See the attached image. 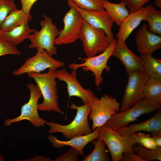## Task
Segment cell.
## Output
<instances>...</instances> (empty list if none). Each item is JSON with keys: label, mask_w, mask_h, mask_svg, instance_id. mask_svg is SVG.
Returning <instances> with one entry per match:
<instances>
[{"label": "cell", "mask_w": 161, "mask_h": 161, "mask_svg": "<svg viewBox=\"0 0 161 161\" xmlns=\"http://www.w3.org/2000/svg\"><path fill=\"white\" fill-rule=\"evenodd\" d=\"M56 70L50 68L45 73L31 72L27 74L29 78L34 80L43 98V102L38 104V109L47 112L55 111L64 115V113L59 108L58 101L55 76Z\"/></svg>", "instance_id": "6da1fadb"}, {"label": "cell", "mask_w": 161, "mask_h": 161, "mask_svg": "<svg viewBox=\"0 0 161 161\" xmlns=\"http://www.w3.org/2000/svg\"><path fill=\"white\" fill-rule=\"evenodd\" d=\"M69 107L72 110H76V115L72 121L66 125L47 121L45 124L49 127V134L60 133L63 136L69 139L74 137L87 134L92 132L88 120L90 111V105L84 104L79 106L73 103Z\"/></svg>", "instance_id": "7a4b0ae2"}, {"label": "cell", "mask_w": 161, "mask_h": 161, "mask_svg": "<svg viewBox=\"0 0 161 161\" xmlns=\"http://www.w3.org/2000/svg\"><path fill=\"white\" fill-rule=\"evenodd\" d=\"M40 23L41 29L39 31L35 29L28 39L30 43L29 48H36L37 51L45 50L52 56L57 54V47L55 45V39L58 35L59 30L57 26L52 22L51 18L46 15Z\"/></svg>", "instance_id": "3957f363"}, {"label": "cell", "mask_w": 161, "mask_h": 161, "mask_svg": "<svg viewBox=\"0 0 161 161\" xmlns=\"http://www.w3.org/2000/svg\"><path fill=\"white\" fill-rule=\"evenodd\" d=\"M161 108V103L144 99L127 110L117 112L105 125L115 130L127 126L143 115L158 111Z\"/></svg>", "instance_id": "277c9868"}, {"label": "cell", "mask_w": 161, "mask_h": 161, "mask_svg": "<svg viewBox=\"0 0 161 161\" xmlns=\"http://www.w3.org/2000/svg\"><path fill=\"white\" fill-rule=\"evenodd\" d=\"M89 116L92 122L91 128L94 131L104 125L114 114L120 110V104L116 97L106 94L100 98L95 96L90 104Z\"/></svg>", "instance_id": "5b68a950"}, {"label": "cell", "mask_w": 161, "mask_h": 161, "mask_svg": "<svg viewBox=\"0 0 161 161\" xmlns=\"http://www.w3.org/2000/svg\"><path fill=\"white\" fill-rule=\"evenodd\" d=\"M116 44V40L114 39L106 49L101 54L95 56L82 59V63H75L70 64L69 67L72 69L77 70L81 68L84 71L92 72L94 75V83L98 87L103 81L102 74L104 70L107 72L110 71V67L107 65L108 61L112 56Z\"/></svg>", "instance_id": "8992f818"}, {"label": "cell", "mask_w": 161, "mask_h": 161, "mask_svg": "<svg viewBox=\"0 0 161 161\" xmlns=\"http://www.w3.org/2000/svg\"><path fill=\"white\" fill-rule=\"evenodd\" d=\"M99 138L105 142L113 161H120L123 153L133 151L135 144L131 134L122 135L105 124L99 127Z\"/></svg>", "instance_id": "52a82bcc"}, {"label": "cell", "mask_w": 161, "mask_h": 161, "mask_svg": "<svg viewBox=\"0 0 161 161\" xmlns=\"http://www.w3.org/2000/svg\"><path fill=\"white\" fill-rule=\"evenodd\" d=\"M87 57L95 56L105 50L111 43L105 32L83 21L80 38Z\"/></svg>", "instance_id": "ba28073f"}, {"label": "cell", "mask_w": 161, "mask_h": 161, "mask_svg": "<svg viewBox=\"0 0 161 161\" xmlns=\"http://www.w3.org/2000/svg\"><path fill=\"white\" fill-rule=\"evenodd\" d=\"M27 86L30 92L28 101L22 106L20 115L5 120V126H10L13 123L27 120L34 127H43L47 122V121L39 116L38 112V101L42 95L39 89L36 84L32 83L28 84Z\"/></svg>", "instance_id": "9c48e42d"}, {"label": "cell", "mask_w": 161, "mask_h": 161, "mask_svg": "<svg viewBox=\"0 0 161 161\" xmlns=\"http://www.w3.org/2000/svg\"><path fill=\"white\" fill-rule=\"evenodd\" d=\"M128 75L120 111L127 110L144 99V88L148 77L141 70L131 72Z\"/></svg>", "instance_id": "30bf717a"}, {"label": "cell", "mask_w": 161, "mask_h": 161, "mask_svg": "<svg viewBox=\"0 0 161 161\" xmlns=\"http://www.w3.org/2000/svg\"><path fill=\"white\" fill-rule=\"evenodd\" d=\"M69 7L63 19L64 27L59 30L55 45L69 44L79 39L83 20L79 12L74 7Z\"/></svg>", "instance_id": "8fae6325"}, {"label": "cell", "mask_w": 161, "mask_h": 161, "mask_svg": "<svg viewBox=\"0 0 161 161\" xmlns=\"http://www.w3.org/2000/svg\"><path fill=\"white\" fill-rule=\"evenodd\" d=\"M62 62L56 60L45 50L37 51L34 56L27 59L23 64L13 72L15 75L19 76L31 72L40 73L47 69H56L63 67Z\"/></svg>", "instance_id": "7c38bea8"}, {"label": "cell", "mask_w": 161, "mask_h": 161, "mask_svg": "<svg viewBox=\"0 0 161 161\" xmlns=\"http://www.w3.org/2000/svg\"><path fill=\"white\" fill-rule=\"evenodd\" d=\"M67 4L79 12L83 21L93 27L104 30L111 43L114 39L112 31L114 22L105 10H83L76 6L71 0H67Z\"/></svg>", "instance_id": "4fadbf2b"}, {"label": "cell", "mask_w": 161, "mask_h": 161, "mask_svg": "<svg viewBox=\"0 0 161 161\" xmlns=\"http://www.w3.org/2000/svg\"><path fill=\"white\" fill-rule=\"evenodd\" d=\"M77 70L72 69L70 73L65 69L56 70V79L64 82L66 84L69 97L75 96L80 98L84 104L90 105L93 98L96 96L91 90L83 88L77 79Z\"/></svg>", "instance_id": "5bb4252c"}, {"label": "cell", "mask_w": 161, "mask_h": 161, "mask_svg": "<svg viewBox=\"0 0 161 161\" xmlns=\"http://www.w3.org/2000/svg\"><path fill=\"white\" fill-rule=\"evenodd\" d=\"M145 23L137 31L135 42L138 51L141 55L152 54L161 48V35L150 32Z\"/></svg>", "instance_id": "9a60e30c"}, {"label": "cell", "mask_w": 161, "mask_h": 161, "mask_svg": "<svg viewBox=\"0 0 161 161\" xmlns=\"http://www.w3.org/2000/svg\"><path fill=\"white\" fill-rule=\"evenodd\" d=\"M116 44L112 54L122 63L126 72L129 73L138 70L143 71V65L139 57L131 51L127 47L125 41L116 39Z\"/></svg>", "instance_id": "2e32d148"}, {"label": "cell", "mask_w": 161, "mask_h": 161, "mask_svg": "<svg viewBox=\"0 0 161 161\" xmlns=\"http://www.w3.org/2000/svg\"><path fill=\"white\" fill-rule=\"evenodd\" d=\"M91 133L85 135L77 136L68 140H61L58 139L54 135L50 134L47 137V139L52 143V145L56 148H60L65 146H69L76 149L79 155H84V147L93 140L99 138V128L98 127Z\"/></svg>", "instance_id": "e0dca14e"}, {"label": "cell", "mask_w": 161, "mask_h": 161, "mask_svg": "<svg viewBox=\"0 0 161 161\" xmlns=\"http://www.w3.org/2000/svg\"><path fill=\"white\" fill-rule=\"evenodd\" d=\"M115 130L122 135H130L140 131L161 132V111L158 110L153 116L145 121Z\"/></svg>", "instance_id": "ac0fdd59"}, {"label": "cell", "mask_w": 161, "mask_h": 161, "mask_svg": "<svg viewBox=\"0 0 161 161\" xmlns=\"http://www.w3.org/2000/svg\"><path fill=\"white\" fill-rule=\"evenodd\" d=\"M144 8L143 7L136 11L129 13L119 26V31L116 35V39L126 41L133 31L143 20Z\"/></svg>", "instance_id": "d6986e66"}, {"label": "cell", "mask_w": 161, "mask_h": 161, "mask_svg": "<svg viewBox=\"0 0 161 161\" xmlns=\"http://www.w3.org/2000/svg\"><path fill=\"white\" fill-rule=\"evenodd\" d=\"M35 29H30L29 23L23 24L6 31L1 32L0 38L16 46L28 38Z\"/></svg>", "instance_id": "ffe728a7"}, {"label": "cell", "mask_w": 161, "mask_h": 161, "mask_svg": "<svg viewBox=\"0 0 161 161\" xmlns=\"http://www.w3.org/2000/svg\"><path fill=\"white\" fill-rule=\"evenodd\" d=\"M32 18L30 14H27L22 9H16L7 16L0 28V31H7L23 24L29 23Z\"/></svg>", "instance_id": "44dd1931"}, {"label": "cell", "mask_w": 161, "mask_h": 161, "mask_svg": "<svg viewBox=\"0 0 161 161\" xmlns=\"http://www.w3.org/2000/svg\"><path fill=\"white\" fill-rule=\"evenodd\" d=\"M103 5L114 22L119 26L130 13L125 3L122 1L114 3L107 0H103Z\"/></svg>", "instance_id": "7402d4cb"}, {"label": "cell", "mask_w": 161, "mask_h": 161, "mask_svg": "<svg viewBox=\"0 0 161 161\" xmlns=\"http://www.w3.org/2000/svg\"><path fill=\"white\" fill-rule=\"evenodd\" d=\"M143 20L147 22L149 30L155 34L161 35V10L154 6L148 5L144 7L143 12Z\"/></svg>", "instance_id": "603a6c76"}, {"label": "cell", "mask_w": 161, "mask_h": 161, "mask_svg": "<svg viewBox=\"0 0 161 161\" xmlns=\"http://www.w3.org/2000/svg\"><path fill=\"white\" fill-rule=\"evenodd\" d=\"M139 57L145 73L149 78L161 80V60L150 55H140Z\"/></svg>", "instance_id": "cb8c5ba5"}, {"label": "cell", "mask_w": 161, "mask_h": 161, "mask_svg": "<svg viewBox=\"0 0 161 161\" xmlns=\"http://www.w3.org/2000/svg\"><path fill=\"white\" fill-rule=\"evenodd\" d=\"M144 93L145 99L161 103V80L148 77Z\"/></svg>", "instance_id": "d4e9b609"}, {"label": "cell", "mask_w": 161, "mask_h": 161, "mask_svg": "<svg viewBox=\"0 0 161 161\" xmlns=\"http://www.w3.org/2000/svg\"><path fill=\"white\" fill-rule=\"evenodd\" d=\"M92 142L94 148L89 154L85 155L82 161H109L110 158L107 153L106 144L104 141L98 138L93 140Z\"/></svg>", "instance_id": "484cf974"}, {"label": "cell", "mask_w": 161, "mask_h": 161, "mask_svg": "<svg viewBox=\"0 0 161 161\" xmlns=\"http://www.w3.org/2000/svg\"><path fill=\"white\" fill-rule=\"evenodd\" d=\"M133 151L144 161L152 160L161 161V147L156 149H149L140 145L133 146Z\"/></svg>", "instance_id": "4316f807"}, {"label": "cell", "mask_w": 161, "mask_h": 161, "mask_svg": "<svg viewBox=\"0 0 161 161\" xmlns=\"http://www.w3.org/2000/svg\"><path fill=\"white\" fill-rule=\"evenodd\" d=\"M135 144L149 149H156L158 147L154 143L150 134L138 132L131 134Z\"/></svg>", "instance_id": "83f0119b"}, {"label": "cell", "mask_w": 161, "mask_h": 161, "mask_svg": "<svg viewBox=\"0 0 161 161\" xmlns=\"http://www.w3.org/2000/svg\"><path fill=\"white\" fill-rule=\"evenodd\" d=\"M78 7L86 10L104 9L103 0H71Z\"/></svg>", "instance_id": "f1b7e54d"}, {"label": "cell", "mask_w": 161, "mask_h": 161, "mask_svg": "<svg viewBox=\"0 0 161 161\" xmlns=\"http://www.w3.org/2000/svg\"><path fill=\"white\" fill-rule=\"evenodd\" d=\"M16 7L14 1L0 0V28L10 12L17 9Z\"/></svg>", "instance_id": "f546056e"}, {"label": "cell", "mask_w": 161, "mask_h": 161, "mask_svg": "<svg viewBox=\"0 0 161 161\" xmlns=\"http://www.w3.org/2000/svg\"><path fill=\"white\" fill-rule=\"evenodd\" d=\"M21 52L16 46L10 44L0 38V57L7 55H20Z\"/></svg>", "instance_id": "4dcf8cb0"}, {"label": "cell", "mask_w": 161, "mask_h": 161, "mask_svg": "<svg viewBox=\"0 0 161 161\" xmlns=\"http://www.w3.org/2000/svg\"><path fill=\"white\" fill-rule=\"evenodd\" d=\"M125 3L130 13L136 11L151 0H121Z\"/></svg>", "instance_id": "1f68e13d"}, {"label": "cell", "mask_w": 161, "mask_h": 161, "mask_svg": "<svg viewBox=\"0 0 161 161\" xmlns=\"http://www.w3.org/2000/svg\"><path fill=\"white\" fill-rule=\"evenodd\" d=\"M79 154L75 148L71 147L66 152L57 157L55 161H77L79 160Z\"/></svg>", "instance_id": "d6a6232c"}, {"label": "cell", "mask_w": 161, "mask_h": 161, "mask_svg": "<svg viewBox=\"0 0 161 161\" xmlns=\"http://www.w3.org/2000/svg\"><path fill=\"white\" fill-rule=\"evenodd\" d=\"M120 161H144L143 159L134 152L133 151L123 153Z\"/></svg>", "instance_id": "836d02e7"}, {"label": "cell", "mask_w": 161, "mask_h": 161, "mask_svg": "<svg viewBox=\"0 0 161 161\" xmlns=\"http://www.w3.org/2000/svg\"><path fill=\"white\" fill-rule=\"evenodd\" d=\"M37 0H21L22 9L27 14H30L32 7Z\"/></svg>", "instance_id": "e575fe53"}, {"label": "cell", "mask_w": 161, "mask_h": 161, "mask_svg": "<svg viewBox=\"0 0 161 161\" xmlns=\"http://www.w3.org/2000/svg\"><path fill=\"white\" fill-rule=\"evenodd\" d=\"M151 137L153 140L159 147H161V132H151Z\"/></svg>", "instance_id": "d590c367"}, {"label": "cell", "mask_w": 161, "mask_h": 161, "mask_svg": "<svg viewBox=\"0 0 161 161\" xmlns=\"http://www.w3.org/2000/svg\"><path fill=\"white\" fill-rule=\"evenodd\" d=\"M24 161H52V160L42 156L39 155L36 156L30 159L24 160Z\"/></svg>", "instance_id": "8d00e7d4"}, {"label": "cell", "mask_w": 161, "mask_h": 161, "mask_svg": "<svg viewBox=\"0 0 161 161\" xmlns=\"http://www.w3.org/2000/svg\"><path fill=\"white\" fill-rule=\"evenodd\" d=\"M156 6L161 8V0H154Z\"/></svg>", "instance_id": "74e56055"}, {"label": "cell", "mask_w": 161, "mask_h": 161, "mask_svg": "<svg viewBox=\"0 0 161 161\" xmlns=\"http://www.w3.org/2000/svg\"><path fill=\"white\" fill-rule=\"evenodd\" d=\"M4 159L3 156L0 153V161H4Z\"/></svg>", "instance_id": "f35d334b"}, {"label": "cell", "mask_w": 161, "mask_h": 161, "mask_svg": "<svg viewBox=\"0 0 161 161\" xmlns=\"http://www.w3.org/2000/svg\"><path fill=\"white\" fill-rule=\"evenodd\" d=\"M1 31H0V38L1 35Z\"/></svg>", "instance_id": "ab89813d"}, {"label": "cell", "mask_w": 161, "mask_h": 161, "mask_svg": "<svg viewBox=\"0 0 161 161\" xmlns=\"http://www.w3.org/2000/svg\"><path fill=\"white\" fill-rule=\"evenodd\" d=\"M11 1H14V0H10Z\"/></svg>", "instance_id": "60d3db41"}]
</instances>
